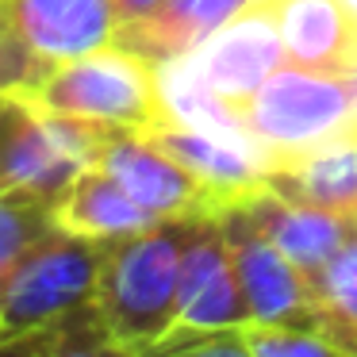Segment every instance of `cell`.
I'll return each mask as SVG.
<instances>
[{"label":"cell","mask_w":357,"mask_h":357,"mask_svg":"<svg viewBox=\"0 0 357 357\" xmlns=\"http://www.w3.org/2000/svg\"><path fill=\"white\" fill-rule=\"evenodd\" d=\"M185 227L188 215H177L150 231L104 242L93 303L127 349L154 346L177 326Z\"/></svg>","instance_id":"6da1fadb"},{"label":"cell","mask_w":357,"mask_h":357,"mask_svg":"<svg viewBox=\"0 0 357 357\" xmlns=\"http://www.w3.org/2000/svg\"><path fill=\"white\" fill-rule=\"evenodd\" d=\"M112 127L50 112L27 93L8 96L0 104V196L58 208L73 181L96 165Z\"/></svg>","instance_id":"7a4b0ae2"},{"label":"cell","mask_w":357,"mask_h":357,"mask_svg":"<svg viewBox=\"0 0 357 357\" xmlns=\"http://www.w3.org/2000/svg\"><path fill=\"white\" fill-rule=\"evenodd\" d=\"M234 108H238L242 127L257 146L265 169L273 158L300 154L326 139L357 131L354 70L326 73L284 62Z\"/></svg>","instance_id":"3957f363"},{"label":"cell","mask_w":357,"mask_h":357,"mask_svg":"<svg viewBox=\"0 0 357 357\" xmlns=\"http://www.w3.org/2000/svg\"><path fill=\"white\" fill-rule=\"evenodd\" d=\"M27 96L62 116L135 127V131H154L165 123L158 62L116 43L54 66L39 85L27 89Z\"/></svg>","instance_id":"277c9868"},{"label":"cell","mask_w":357,"mask_h":357,"mask_svg":"<svg viewBox=\"0 0 357 357\" xmlns=\"http://www.w3.org/2000/svg\"><path fill=\"white\" fill-rule=\"evenodd\" d=\"M104 242L54 227L0 288V323L12 334L43 331L66 311L96 300Z\"/></svg>","instance_id":"5b68a950"},{"label":"cell","mask_w":357,"mask_h":357,"mask_svg":"<svg viewBox=\"0 0 357 357\" xmlns=\"http://www.w3.org/2000/svg\"><path fill=\"white\" fill-rule=\"evenodd\" d=\"M215 215H219V227H223L227 250L234 257V269H238L242 292H246L250 323L315 331V303H311L307 277L257 227V219L246 211V204H227Z\"/></svg>","instance_id":"8992f818"},{"label":"cell","mask_w":357,"mask_h":357,"mask_svg":"<svg viewBox=\"0 0 357 357\" xmlns=\"http://www.w3.org/2000/svg\"><path fill=\"white\" fill-rule=\"evenodd\" d=\"M246 323L250 303L242 292L234 257L227 250L219 215L192 211L185 227V254H181L177 326L181 331H227V326Z\"/></svg>","instance_id":"52a82bcc"},{"label":"cell","mask_w":357,"mask_h":357,"mask_svg":"<svg viewBox=\"0 0 357 357\" xmlns=\"http://www.w3.org/2000/svg\"><path fill=\"white\" fill-rule=\"evenodd\" d=\"M96 165L112 181H119L158 219H177V215H192V211H215L208 188L185 165L173 162L146 131L112 127L104 146H100Z\"/></svg>","instance_id":"ba28073f"},{"label":"cell","mask_w":357,"mask_h":357,"mask_svg":"<svg viewBox=\"0 0 357 357\" xmlns=\"http://www.w3.org/2000/svg\"><path fill=\"white\" fill-rule=\"evenodd\" d=\"M192 70L215 89L219 96H227L231 104H238L242 96H250L273 70L284 66V47H280V31L273 20L269 0H254L238 16H231L200 50L188 54Z\"/></svg>","instance_id":"9c48e42d"},{"label":"cell","mask_w":357,"mask_h":357,"mask_svg":"<svg viewBox=\"0 0 357 357\" xmlns=\"http://www.w3.org/2000/svg\"><path fill=\"white\" fill-rule=\"evenodd\" d=\"M0 16L50 66H62L116 39V0H0Z\"/></svg>","instance_id":"30bf717a"},{"label":"cell","mask_w":357,"mask_h":357,"mask_svg":"<svg viewBox=\"0 0 357 357\" xmlns=\"http://www.w3.org/2000/svg\"><path fill=\"white\" fill-rule=\"evenodd\" d=\"M288 66L357 70V12L349 0H269Z\"/></svg>","instance_id":"8fae6325"},{"label":"cell","mask_w":357,"mask_h":357,"mask_svg":"<svg viewBox=\"0 0 357 357\" xmlns=\"http://www.w3.org/2000/svg\"><path fill=\"white\" fill-rule=\"evenodd\" d=\"M165 154L177 165H185L196 181L211 192V204L227 208V204H242L265 185V169L254 146L246 142H231L219 135L196 131V127L181 123H162L154 131H146Z\"/></svg>","instance_id":"7c38bea8"},{"label":"cell","mask_w":357,"mask_h":357,"mask_svg":"<svg viewBox=\"0 0 357 357\" xmlns=\"http://www.w3.org/2000/svg\"><path fill=\"white\" fill-rule=\"evenodd\" d=\"M242 204H246V211L257 219V227L277 242L280 254L307 277V284H311V277L338 254V246L346 242V234L354 231V223H357V219L334 215V211L315 208V204H307V200H292V196L269 188V181Z\"/></svg>","instance_id":"4fadbf2b"},{"label":"cell","mask_w":357,"mask_h":357,"mask_svg":"<svg viewBox=\"0 0 357 357\" xmlns=\"http://www.w3.org/2000/svg\"><path fill=\"white\" fill-rule=\"evenodd\" d=\"M269 188L326 208L334 215L357 219V131L326 139L300 154L273 158L265 165Z\"/></svg>","instance_id":"5bb4252c"},{"label":"cell","mask_w":357,"mask_h":357,"mask_svg":"<svg viewBox=\"0 0 357 357\" xmlns=\"http://www.w3.org/2000/svg\"><path fill=\"white\" fill-rule=\"evenodd\" d=\"M242 8L246 0H162L154 12L119 24L112 43L165 66L200 50Z\"/></svg>","instance_id":"9a60e30c"},{"label":"cell","mask_w":357,"mask_h":357,"mask_svg":"<svg viewBox=\"0 0 357 357\" xmlns=\"http://www.w3.org/2000/svg\"><path fill=\"white\" fill-rule=\"evenodd\" d=\"M54 219H58V227L81 234V238H93V242H116V238H127V234L150 231L154 223H162L119 181H112L100 165L85 169L73 181L70 192L58 200Z\"/></svg>","instance_id":"2e32d148"},{"label":"cell","mask_w":357,"mask_h":357,"mask_svg":"<svg viewBox=\"0 0 357 357\" xmlns=\"http://www.w3.org/2000/svg\"><path fill=\"white\" fill-rule=\"evenodd\" d=\"M311 303H315V331L342 346L349 357H357V223L338 254L311 277Z\"/></svg>","instance_id":"e0dca14e"},{"label":"cell","mask_w":357,"mask_h":357,"mask_svg":"<svg viewBox=\"0 0 357 357\" xmlns=\"http://www.w3.org/2000/svg\"><path fill=\"white\" fill-rule=\"evenodd\" d=\"M35 334H39L43 357H135V349H127L112 334V326L104 323L96 303L66 311L62 319L47 323Z\"/></svg>","instance_id":"ac0fdd59"},{"label":"cell","mask_w":357,"mask_h":357,"mask_svg":"<svg viewBox=\"0 0 357 357\" xmlns=\"http://www.w3.org/2000/svg\"><path fill=\"white\" fill-rule=\"evenodd\" d=\"M58 227L54 208L24 196H0V288L27 254Z\"/></svg>","instance_id":"d6986e66"},{"label":"cell","mask_w":357,"mask_h":357,"mask_svg":"<svg viewBox=\"0 0 357 357\" xmlns=\"http://www.w3.org/2000/svg\"><path fill=\"white\" fill-rule=\"evenodd\" d=\"M246 346L254 357H349L342 346H334L326 334L307 326H269V323H246Z\"/></svg>","instance_id":"ffe728a7"},{"label":"cell","mask_w":357,"mask_h":357,"mask_svg":"<svg viewBox=\"0 0 357 357\" xmlns=\"http://www.w3.org/2000/svg\"><path fill=\"white\" fill-rule=\"evenodd\" d=\"M135 357H254V354L246 346L242 326H227V331H181V326H173L154 346L135 349Z\"/></svg>","instance_id":"44dd1931"},{"label":"cell","mask_w":357,"mask_h":357,"mask_svg":"<svg viewBox=\"0 0 357 357\" xmlns=\"http://www.w3.org/2000/svg\"><path fill=\"white\" fill-rule=\"evenodd\" d=\"M50 70H54V66L35 54L20 35L4 24V16H0V104L16 93L35 89Z\"/></svg>","instance_id":"7402d4cb"},{"label":"cell","mask_w":357,"mask_h":357,"mask_svg":"<svg viewBox=\"0 0 357 357\" xmlns=\"http://www.w3.org/2000/svg\"><path fill=\"white\" fill-rule=\"evenodd\" d=\"M0 357H43L39 334H12V338L0 342Z\"/></svg>","instance_id":"603a6c76"},{"label":"cell","mask_w":357,"mask_h":357,"mask_svg":"<svg viewBox=\"0 0 357 357\" xmlns=\"http://www.w3.org/2000/svg\"><path fill=\"white\" fill-rule=\"evenodd\" d=\"M162 0H116V12H119V24H127V20H139L146 16V12H154Z\"/></svg>","instance_id":"cb8c5ba5"},{"label":"cell","mask_w":357,"mask_h":357,"mask_svg":"<svg viewBox=\"0 0 357 357\" xmlns=\"http://www.w3.org/2000/svg\"><path fill=\"white\" fill-rule=\"evenodd\" d=\"M4 338H8V331H4V323H0V342H4Z\"/></svg>","instance_id":"d4e9b609"},{"label":"cell","mask_w":357,"mask_h":357,"mask_svg":"<svg viewBox=\"0 0 357 357\" xmlns=\"http://www.w3.org/2000/svg\"><path fill=\"white\" fill-rule=\"evenodd\" d=\"M246 4H254V0H246Z\"/></svg>","instance_id":"484cf974"}]
</instances>
